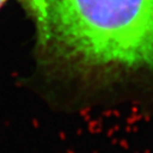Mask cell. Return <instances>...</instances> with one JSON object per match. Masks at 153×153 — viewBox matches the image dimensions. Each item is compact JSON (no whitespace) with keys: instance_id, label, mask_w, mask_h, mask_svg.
<instances>
[{"instance_id":"cell-2","label":"cell","mask_w":153,"mask_h":153,"mask_svg":"<svg viewBox=\"0 0 153 153\" xmlns=\"http://www.w3.org/2000/svg\"><path fill=\"white\" fill-rule=\"evenodd\" d=\"M7 1H8V0H0V9L2 8V6L5 5V4L7 2Z\"/></svg>"},{"instance_id":"cell-1","label":"cell","mask_w":153,"mask_h":153,"mask_svg":"<svg viewBox=\"0 0 153 153\" xmlns=\"http://www.w3.org/2000/svg\"><path fill=\"white\" fill-rule=\"evenodd\" d=\"M47 74L112 104L153 110V0H19Z\"/></svg>"}]
</instances>
